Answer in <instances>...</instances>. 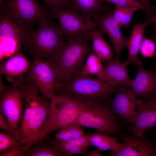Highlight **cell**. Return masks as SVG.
<instances>
[{
    "mask_svg": "<svg viewBox=\"0 0 156 156\" xmlns=\"http://www.w3.org/2000/svg\"><path fill=\"white\" fill-rule=\"evenodd\" d=\"M50 14L52 18H57L62 32L68 38L95 30L98 26L95 21L66 8L50 12Z\"/></svg>",
    "mask_w": 156,
    "mask_h": 156,
    "instance_id": "8fae6325",
    "label": "cell"
},
{
    "mask_svg": "<svg viewBox=\"0 0 156 156\" xmlns=\"http://www.w3.org/2000/svg\"><path fill=\"white\" fill-rule=\"evenodd\" d=\"M102 62L94 51L92 47L79 75L101 78L103 73Z\"/></svg>",
    "mask_w": 156,
    "mask_h": 156,
    "instance_id": "603a6c76",
    "label": "cell"
},
{
    "mask_svg": "<svg viewBox=\"0 0 156 156\" xmlns=\"http://www.w3.org/2000/svg\"><path fill=\"white\" fill-rule=\"evenodd\" d=\"M147 25L143 22L133 25L127 47L128 50V55L125 62L127 66L131 63H133L137 67L142 65L143 62L139 57L138 54Z\"/></svg>",
    "mask_w": 156,
    "mask_h": 156,
    "instance_id": "ffe728a7",
    "label": "cell"
},
{
    "mask_svg": "<svg viewBox=\"0 0 156 156\" xmlns=\"http://www.w3.org/2000/svg\"><path fill=\"white\" fill-rule=\"evenodd\" d=\"M90 40L86 33L68 38L52 60L62 86L79 75L92 48Z\"/></svg>",
    "mask_w": 156,
    "mask_h": 156,
    "instance_id": "7a4b0ae2",
    "label": "cell"
},
{
    "mask_svg": "<svg viewBox=\"0 0 156 156\" xmlns=\"http://www.w3.org/2000/svg\"><path fill=\"white\" fill-rule=\"evenodd\" d=\"M95 21L109 37L114 47L116 59L119 60L120 54L123 49L127 47L129 39L121 33L114 18L111 9L109 8Z\"/></svg>",
    "mask_w": 156,
    "mask_h": 156,
    "instance_id": "5bb4252c",
    "label": "cell"
},
{
    "mask_svg": "<svg viewBox=\"0 0 156 156\" xmlns=\"http://www.w3.org/2000/svg\"><path fill=\"white\" fill-rule=\"evenodd\" d=\"M20 143L3 131L0 132V152L2 153Z\"/></svg>",
    "mask_w": 156,
    "mask_h": 156,
    "instance_id": "f546056e",
    "label": "cell"
},
{
    "mask_svg": "<svg viewBox=\"0 0 156 156\" xmlns=\"http://www.w3.org/2000/svg\"><path fill=\"white\" fill-rule=\"evenodd\" d=\"M27 151L26 148L20 143L2 153H0V156H24Z\"/></svg>",
    "mask_w": 156,
    "mask_h": 156,
    "instance_id": "1f68e13d",
    "label": "cell"
},
{
    "mask_svg": "<svg viewBox=\"0 0 156 156\" xmlns=\"http://www.w3.org/2000/svg\"><path fill=\"white\" fill-rule=\"evenodd\" d=\"M127 66L125 62L116 59L105 62L103 75L99 79L112 85L131 88L132 80L128 75Z\"/></svg>",
    "mask_w": 156,
    "mask_h": 156,
    "instance_id": "e0dca14e",
    "label": "cell"
},
{
    "mask_svg": "<svg viewBox=\"0 0 156 156\" xmlns=\"http://www.w3.org/2000/svg\"><path fill=\"white\" fill-rule=\"evenodd\" d=\"M103 0H70L66 8L95 21L109 8Z\"/></svg>",
    "mask_w": 156,
    "mask_h": 156,
    "instance_id": "d6986e66",
    "label": "cell"
},
{
    "mask_svg": "<svg viewBox=\"0 0 156 156\" xmlns=\"http://www.w3.org/2000/svg\"><path fill=\"white\" fill-rule=\"evenodd\" d=\"M48 116L42 128L40 142L57 129L72 124L81 109L83 101L66 94L55 95L50 100Z\"/></svg>",
    "mask_w": 156,
    "mask_h": 156,
    "instance_id": "3957f363",
    "label": "cell"
},
{
    "mask_svg": "<svg viewBox=\"0 0 156 156\" xmlns=\"http://www.w3.org/2000/svg\"><path fill=\"white\" fill-rule=\"evenodd\" d=\"M82 101L81 111L72 124L94 129L112 136L117 133L119 126L111 107L102 102Z\"/></svg>",
    "mask_w": 156,
    "mask_h": 156,
    "instance_id": "5b68a950",
    "label": "cell"
},
{
    "mask_svg": "<svg viewBox=\"0 0 156 156\" xmlns=\"http://www.w3.org/2000/svg\"><path fill=\"white\" fill-rule=\"evenodd\" d=\"M150 37L151 39L155 42L156 47V26L154 27ZM155 55L156 57V52Z\"/></svg>",
    "mask_w": 156,
    "mask_h": 156,
    "instance_id": "74e56055",
    "label": "cell"
},
{
    "mask_svg": "<svg viewBox=\"0 0 156 156\" xmlns=\"http://www.w3.org/2000/svg\"><path fill=\"white\" fill-rule=\"evenodd\" d=\"M32 30L31 28L17 22L1 10L0 61L19 52Z\"/></svg>",
    "mask_w": 156,
    "mask_h": 156,
    "instance_id": "ba28073f",
    "label": "cell"
},
{
    "mask_svg": "<svg viewBox=\"0 0 156 156\" xmlns=\"http://www.w3.org/2000/svg\"><path fill=\"white\" fill-rule=\"evenodd\" d=\"M88 146L72 147L63 151L64 156H70L75 154H81L85 155Z\"/></svg>",
    "mask_w": 156,
    "mask_h": 156,
    "instance_id": "d6a6232c",
    "label": "cell"
},
{
    "mask_svg": "<svg viewBox=\"0 0 156 156\" xmlns=\"http://www.w3.org/2000/svg\"><path fill=\"white\" fill-rule=\"evenodd\" d=\"M90 142L91 146L97 147L100 151L111 150L117 152L124 147L123 143L118 142L114 138L100 132L90 134Z\"/></svg>",
    "mask_w": 156,
    "mask_h": 156,
    "instance_id": "7402d4cb",
    "label": "cell"
},
{
    "mask_svg": "<svg viewBox=\"0 0 156 156\" xmlns=\"http://www.w3.org/2000/svg\"><path fill=\"white\" fill-rule=\"evenodd\" d=\"M0 112L9 120L11 127V136L16 139L18 129L23 115V94L18 81L7 85L0 94Z\"/></svg>",
    "mask_w": 156,
    "mask_h": 156,
    "instance_id": "30bf717a",
    "label": "cell"
},
{
    "mask_svg": "<svg viewBox=\"0 0 156 156\" xmlns=\"http://www.w3.org/2000/svg\"><path fill=\"white\" fill-rule=\"evenodd\" d=\"M138 68L131 88L144 100L156 96V73L153 70L145 69L142 65Z\"/></svg>",
    "mask_w": 156,
    "mask_h": 156,
    "instance_id": "2e32d148",
    "label": "cell"
},
{
    "mask_svg": "<svg viewBox=\"0 0 156 156\" xmlns=\"http://www.w3.org/2000/svg\"><path fill=\"white\" fill-rule=\"evenodd\" d=\"M141 0L147 10L149 14L148 15L154 14L156 10V7L150 3L149 0Z\"/></svg>",
    "mask_w": 156,
    "mask_h": 156,
    "instance_id": "e575fe53",
    "label": "cell"
},
{
    "mask_svg": "<svg viewBox=\"0 0 156 156\" xmlns=\"http://www.w3.org/2000/svg\"><path fill=\"white\" fill-rule=\"evenodd\" d=\"M23 80L34 86L50 101L55 95L59 94L62 87L58 72L50 59L34 58Z\"/></svg>",
    "mask_w": 156,
    "mask_h": 156,
    "instance_id": "52a82bcc",
    "label": "cell"
},
{
    "mask_svg": "<svg viewBox=\"0 0 156 156\" xmlns=\"http://www.w3.org/2000/svg\"><path fill=\"white\" fill-rule=\"evenodd\" d=\"M140 51L144 57H150L155 55L156 52V45L151 39L146 38L144 35L140 47Z\"/></svg>",
    "mask_w": 156,
    "mask_h": 156,
    "instance_id": "83f0119b",
    "label": "cell"
},
{
    "mask_svg": "<svg viewBox=\"0 0 156 156\" xmlns=\"http://www.w3.org/2000/svg\"><path fill=\"white\" fill-rule=\"evenodd\" d=\"M31 65L27 58L19 52L1 62L0 75H6L10 81L21 78L29 72Z\"/></svg>",
    "mask_w": 156,
    "mask_h": 156,
    "instance_id": "ac0fdd59",
    "label": "cell"
},
{
    "mask_svg": "<svg viewBox=\"0 0 156 156\" xmlns=\"http://www.w3.org/2000/svg\"><path fill=\"white\" fill-rule=\"evenodd\" d=\"M0 128L2 131L11 136V127L9 122L5 116L0 112Z\"/></svg>",
    "mask_w": 156,
    "mask_h": 156,
    "instance_id": "836d02e7",
    "label": "cell"
},
{
    "mask_svg": "<svg viewBox=\"0 0 156 156\" xmlns=\"http://www.w3.org/2000/svg\"><path fill=\"white\" fill-rule=\"evenodd\" d=\"M4 0H0V3H1L2 2V1ZM6 0L7 1H9L10 0Z\"/></svg>",
    "mask_w": 156,
    "mask_h": 156,
    "instance_id": "f35d334b",
    "label": "cell"
},
{
    "mask_svg": "<svg viewBox=\"0 0 156 156\" xmlns=\"http://www.w3.org/2000/svg\"><path fill=\"white\" fill-rule=\"evenodd\" d=\"M38 25L39 29L31 31L24 46L34 58L52 60L65 42L64 36L60 26L50 21Z\"/></svg>",
    "mask_w": 156,
    "mask_h": 156,
    "instance_id": "277c9868",
    "label": "cell"
},
{
    "mask_svg": "<svg viewBox=\"0 0 156 156\" xmlns=\"http://www.w3.org/2000/svg\"><path fill=\"white\" fill-rule=\"evenodd\" d=\"M85 134L81 127L75 124H70L60 129L55 135L54 141H67Z\"/></svg>",
    "mask_w": 156,
    "mask_h": 156,
    "instance_id": "d4e9b609",
    "label": "cell"
},
{
    "mask_svg": "<svg viewBox=\"0 0 156 156\" xmlns=\"http://www.w3.org/2000/svg\"><path fill=\"white\" fill-rule=\"evenodd\" d=\"M25 102V109L16 139L27 150L39 142L41 132L48 116L50 101L34 86L18 80Z\"/></svg>",
    "mask_w": 156,
    "mask_h": 156,
    "instance_id": "6da1fadb",
    "label": "cell"
},
{
    "mask_svg": "<svg viewBox=\"0 0 156 156\" xmlns=\"http://www.w3.org/2000/svg\"><path fill=\"white\" fill-rule=\"evenodd\" d=\"M44 2L46 8L51 10V12L55 11L61 8H66L68 6V0H41Z\"/></svg>",
    "mask_w": 156,
    "mask_h": 156,
    "instance_id": "4dcf8cb0",
    "label": "cell"
},
{
    "mask_svg": "<svg viewBox=\"0 0 156 156\" xmlns=\"http://www.w3.org/2000/svg\"><path fill=\"white\" fill-rule=\"evenodd\" d=\"M90 134H86L83 136L67 141H54L53 144L56 146L62 153L63 151L72 147H89L91 146L90 142Z\"/></svg>",
    "mask_w": 156,
    "mask_h": 156,
    "instance_id": "4316f807",
    "label": "cell"
},
{
    "mask_svg": "<svg viewBox=\"0 0 156 156\" xmlns=\"http://www.w3.org/2000/svg\"><path fill=\"white\" fill-rule=\"evenodd\" d=\"M143 23H145L147 25L153 23L156 25V14L147 15L143 20Z\"/></svg>",
    "mask_w": 156,
    "mask_h": 156,
    "instance_id": "d590c367",
    "label": "cell"
},
{
    "mask_svg": "<svg viewBox=\"0 0 156 156\" xmlns=\"http://www.w3.org/2000/svg\"><path fill=\"white\" fill-rule=\"evenodd\" d=\"M112 101L111 108L126 121L131 122L136 109L142 101L131 88L122 87L118 90Z\"/></svg>",
    "mask_w": 156,
    "mask_h": 156,
    "instance_id": "4fadbf2b",
    "label": "cell"
},
{
    "mask_svg": "<svg viewBox=\"0 0 156 156\" xmlns=\"http://www.w3.org/2000/svg\"><path fill=\"white\" fill-rule=\"evenodd\" d=\"M62 152L56 146H47L44 145L36 146L27 150L24 156H62Z\"/></svg>",
    "mask_w": 156,
    "mask_h": 156,
    "instance_id": "484cf974",
    "label": "cell"
},
{
    "mask_svg": "<svg viewBox=\"0 0 156 156\" xmlns=\"http://www.w3.org/2000/svg\"><path fill=\"white\" fill-rule=\"evenodd\" d=\"M100 152V151L98 149L96 150L93 151L90 153H88L87 154H86L85 155L86 156H102Z\"/></svg>",
    "mask_w": 156,
    "mask_h": 156,
    "instance_id": "8d00e7d4",
    "label": "cell"
},
{
    "mask_svg": "<svg viewBox=\"0 0 156 156\" xmlns=\"http://www.w3.org/2000/svg\"><path fill=\"white\" fill-rule=\"evenodd\" d=\"M104 2L111 3L115 5L123 6H131L138 8L143 11L147 15L149 14L146 8L142 3L138 0H103Z\"/></svg>",
    "mask_w": 156,
    "mask_h": 156,
    "instance_id": "f1b7e54d",
    "label": "cell"
},
{
    "mask_svg": "<svg viewBox=\"0 0 156 156\" xmlns=\"http://www.w3.org/2000/svg\"><path fill=\"white\" fill-rule=\"evenodd\" d=\"M139 9L136 7L115 5L113 16L120 29L129 27L133 15Z\"/></svg>",
    "mask_w": 156,
    "mask_h": 156,
    "instance_id": "cb8c5ba5",
    "label": "cell"
},
{
    "mask_svg": "<svg viewBox=\"0 0 156 156\" xmlns=\"http://www.w3.org/2000/svg\"><path fill=\"white\" fill-rule=\"evenodd\" d=\"M135 135L122 138L124 147L120 151H112V156H156V146L149 140Z\"/></svg>",
    "mask_w": 156,
    "mask_h": 156,
    "instance_id": "9a60e30c",
    "label": "cell"
},
{
    "mask_svg": "<svg viewBox=\"0 0 156 156\" xmlns=\"http://www.w3.org/2000/svg\"><path fill=\"white\" fill-rule=\"evenodd\" d=\"M0 6L1 10L14 21L31 28L51 18L50 12L37 0H10Z\"/></svg>",
    "mask_w": 156,
    "mask_h": 156,
    "instance_id": "9c48e42d",
    "label": "cell"
},
{
    "mask_svg": "<svg viewBox=\"0 0 156 156\" xmlns=\"http://www.w3.org/2000/svg\"><path fill=\"white\" fill-rule=\"evenodd\" d=\"M156 125V96L142 101L138 105L128 130L135 135L144 137Z\"/></svg>",
    "mask_w": 156,
    "mask_h": 156,
    "instance_id": "7c38bea8",
    "label": "cell"
},
{
    "mask_svg": "<svg viewBox=\"0 0 156 156\" xmlns=\"http://www.w3.org/2000/svg\"><path fill=\"white\" fill-rule=\"evenodd\" d=\"M121 88L97 77L78 75L63 85L59 94H67L81 100L102 102Z\"/></svg>",
    "mask_w": 156,
    "mask_h": 156,
    "instance_id": "8992f818",
    "label": "cell"
},
{
    "mask_svg": "<svg viewBox=\"0 0 156 156\" xmlns=\"http://www.w3.org/2000/svg\"><path fill=\"white\" fill-rule=\"evenodd\" d=\"M104 33L103 30L101 28L98 30L88 31L86 33V35L92 41V47L95 53L102 62H105L114 59V51L103 37Z\"/></svg>",
    "mask_w": 156,
    "mask_h": 156,
    "instance_id": "44dd1931",
    "label": "cell"
}]
</instances>
